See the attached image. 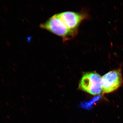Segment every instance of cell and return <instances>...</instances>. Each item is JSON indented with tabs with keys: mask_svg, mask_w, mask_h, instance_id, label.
Segmentation results:
<instances>
[{
	"mask_svg": "<svg viewBox=\"0 0 123 123\" xmlns=\"http://www.w3.org/2000/svg\"><path fill=\"white\" fill-rule=\"evenodd\" d=\"M101 98V96H98L93 98L90 101L84 102L80 104V107L86 110H89L95 104L99 101Z\"/></svg>",
	"mask_w": 123,
	"mask_h": 123,
	"instance_id": "5b68a950",
	"label": "cell"
},
{
	"mask_svg": "<svg viewBox=\"0 0 123 123\" xmlns=\"http://www.w3.org/2000/svg\"><path fill=\"white\" fill-rule=\"evenodd\" d=\"M123 83L120 69L108 72L102 77V91L103 93H108L119 88Z\"/></svg>",
	"mask_w": 123,
	"mask_h": 123,
	"instance_id": "3957f363",
	"label": "cell"
},
{
	"mask_svg": "<svg viewBox=\"0 0 123 123\" xmlns=\"http://www.w3.org/2000/svg\"><path fill=\"white\" fill-rule=\"evenodd\" d=\"M40 26L43 29L61 36L64 41L71 39L77 34L76 33L69 30L56 14L51 17L46 22L40 24Z\"/></svg>",
	"mask_w": 123,
	"mask_h": 123,
	"instance_id": "6da1fadb",
	"label": "cell"
},
{
	"mask_svg": "<svg viewBox=\"0 0 123 123\" xmlns=\"http://www.w3.org/2000/svg\"><path fill=\"white\" fill-rule=\"evenodd\" d=\"M79 88L93 95L99 94L102 91V77L96 73H86L81 79Z\"/></svg>",
	"mask_w": 123,
	"mask_h": 123,
	"instance_id": "7a4b0ae2",
	"label": "cell"
},
{
	"mask_svg": "<svg viewBox=\"0 0 123 123\" xmlns=\"http://www.w3.org/2000/svg\"><path fill=\"white\" fill-rule=\"evenodd\" d=\"M56 14L69 30L76 34L79 25L87 17L86 14L83 13L70 11Z\"/></svg>",
	"mask_w": 123,
	"mask_h": 123,
	"instance_id": "277c9868",
	"label": "cell"
}]
</instances>
